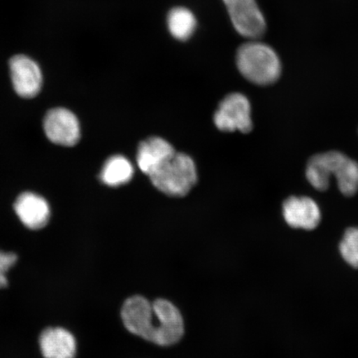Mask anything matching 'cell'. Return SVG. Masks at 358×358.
<instances>
[{"label": "cell", "instance_id": "9", "mask_svg": "<svg viewBox=\"0 0 358 358\" xmlns=\"http://www.w3.org/2000/svg\"><path fill=\"white\" fill-rule=\"evenodd\" d=\"M286 223L294 229L313 231L321 222V211L316 201L306 196H291L282 206Z\"/></svg>", "mask_w": 358, "mask_h": 358}, {"label": "cell", "instance_id": "15", "mask_svg": "<svg viewBox=\"0 0 358 358\" xmlns=\"http://www.w3.org/2000/svg\"><path fill=\"white\" fill-rule=\"evenodd\" d=\"M338 249L343 261L351 267L358 268V227L348 228Z\"/></svg>", "mask_w": 358, "mask_h": 358}, {"label": "cell", "instance_id": "5", "mask_svg": "<svg viewBox=\"0 0 358 358\" xmlns=\"http://www.w3.org/2000/svg\"><path fill=\"white\" fill-rule=\"evenodd\" d=\"M214 123L224 132L252 131V107L248 98L241 93H232L224 98L214 115Z\"/></svg>", "mask_w": 358, "mask_h": 358}, {"label": "cell", "instance_id": "1", "mask_svg": "<svg viewBox=\"0 0 358 358\" xmlns=\"http://www.w3.org/2000/svg\"><path fill=\"white\" fill-rule=\"evenodd\" d=\"M120 315L129 333L156 345L172 346L185 334L182 313L168 299L151 303L141 295H134L125 299Z\"/></svg>", "mask_w": 358, "mask_h": 358}, {"label": "cell", "instance_id": "2", "mask_svg": "<svg viewBox=\"0 0 358 358\" xmlns=\"http://www.w3.org/2000/svg\"><path fill=\"white\" fill-rule=\"evenodd\" d=\"M331 176H334L343 195L352 196L358 192L357 161L338 151L317 154L308 160L306 178L315 189H328Z\"/></svg>", "mask_w": 358, "mask_h": 358}, {"label": "cell", "instance_id": "13", "mask_svg": "<svg viewBox=\"0 0 358 358\" xmlns=\"http://www.w3.org/2000/svg\"><path fill=\"white\" fill-rule=\"evenodd\" d=\"M134 176L133 165L122 155L110 157L103 166L100 178L104 185L119 187L127 185Z\"/></svg>", "mask_w": 358, "mask_h": 358}, {"label": "cell", "instance_id": "11", "mask_svg": "<svg viewBox=\"0 0 358 358\" xmlns=\"http://www.w3.org/2000/svg\"><path fill=\"white\" fill-rule=\"evenodd\" d=\"M176 152L173 147L162 138H147L146 141L141 142L138 148V166L143 173L150 177Z\"/></svg>", "mask_w": 358, "mask_h": 358}, {"label": "cell", "instance_id": "14", "mask_svg": "<svg viewBox=\"0 0 358 358\" xmlns=\"http://www.w3.org/2000/svg\"><path fill=\"white\" fill-rule=\"evenodd\" d=\"M167 25L170 34L178 41L186 42L192 37L196 29L194 13L185 7H176L169 10Z\"/></svg>", "mask_w": 358, "mask_h": 358}, {"label": "cell", "instance_id": "12", "mask_svg": "<svg viewBox=\"0 0 358 358\" xmlns=\"http://www.w3.org/2000/svg\"><path fill=\"white\" fill-rule=\"evenodd\" d=\"M39 346L44 358H75L77 342L69 331L62 328H48L39 338Z\"/></svg>", "mask_w": 358, "mask_h": 358}, {"label": "cell", "instance_id": "16", "mask_svg": "<svg viewBox=\"0 0 358 358\" xmlns=\"http://www.w3.org/2000/svg\"><path fill=\"white\" fill-rule=\"evenodd\" d=\"M17 257L15 253L6 252L0 250V289L8 285L7 273L15 265Z\"/></svg>", "mask_w": 358, "mask_h": 358}, {"label": "cell", "instance_id": "8", "mask_svg": "<svg viewBox=\"0 0 358 358\" xmlns=\"http://www.w3.org/2000/svg\"><path fill=\"white\" fill-rule=\"evenodd\" d=\"M11 80L17 95L33 98L41 90L43 75L41 69L32 58L19 55L10 60Z\"/></svg>", "mask_w": 358, "mask_h": 358}, {"label": "cell", "instance_id": "3", "mask_svg": "<svg viewBox=\"0 0 358 358\" xmlns=\"http://www.w3.org/2000/svg\"><path fill=\"white\" fill-rule=\"evenodd\" d=\"M236 62L241 75L259 86L273 84L280 77V58L274 49L265 43L254 40L241 45Z\"/></svg>", "mask_w": 358, "mask_h": 358}, {"label": "cell", "instance_id": "7", "mask_svg": "<svg viewBox=\"0 0 358 358\" xmlns=\"http://www.w3.org/2000/svg\"><path fill=\"white\" fill-rule=\"evenodd\" d=\"M43 128L49 140L57 145L74 146L80 140L78 120L73 112L64 108L49 110L43 120Z\"/></svg>", "mask_w": 358, "mask_h": 358}, {"label": "cell", "instance_id": "6", "mask_svg": "<svg viewBox=\"0 0 358 358\" xmlns=\"http://www.w3.org/2000/svg\"><path fill=\"white\" fill-rule=\"evenodd\" d=\"M236 32L250 40L262 38L266 33L265 17L256 0H222Z\"/></svg>", "mask_w": 358, "mask_h": 358}, {"label": "cell", "instance_id": "4", "mask_svg": "<svg viewBox=\"0 0 358 358\" xmlns=\"http://www.w3.org/2000/svg\"><path fill=\"white\" fill-rule=\"evenodd\" d=\"M150 178L156 189L164 194L185 196L198 181V173L190 156L176 152Z\"/></svg>", "mask_w": 358, "mask_h": 358}, {"label": "cell", "instance_id": "10", "mask_svg": "<svg viewBox=\"0 0 358 358\" xmlns=\"http://www.w3.org/2000/svg\"><path fill=\"white\" fill-rule=\"evenodd\" d=\"M15 213L20 220L31 230H39L47 225L50 218L48 201L34 192H24L15 203Z\"/></svg>", "mask_w": 358, "mask_h": 358}]
</instances>
